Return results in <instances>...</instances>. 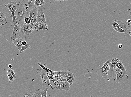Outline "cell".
I'll return each mask as SVG.
<instances>
[{
    "mask_svg": "<svg viewBox=\"0 0 131 97\" xmlns=\"http://www.w3.org/2000/svg\"><path fill=\"white\" fill-rule=\"evenodd\" d=\"M20 4V6L16 11L14 15L18 23L21 25L24 21V18L27 17L29 14L23 7Z\"/></svg>",
    "mask_w": 131,
    "mask_h": 97,
    "instance_id": "obj_1",
    "label": "cell"
},
{
    "mask_svg": "<svg viewBox=\"0 0 131 97\" xmlns=\"http://www.w3.org/2000/svg\"><path fill=\"white\" fill-rule=\"evenodd\" d=\"M36 72L39 74L41 76L42 82V85L44 87H47V86H50L52 89H54L50 83V80L47 76V73L41 68L37 69Z\"/></svg>",
    "mask_w": 131,
    "mask_h": 97,
    "instance_id": "obj_2",
    "label": "cell"
},
{
    "mask_svg": "<svg viewBox=\"0 0 131 97\" xmlns=\"http://www.w3.org/2000/svg\"><path fill=\"white\" fill-rule=\"evenodd\" d=\"M38 9V15L36 19V22H43L45 24L47 28H48V24H47L45 15V8L43 6L37 7Z\"/></svg>",
    "mask_w": 131,
    "mask_h": 97,
    "instance_id": "obj_3",
    "label": "cell"
},
{
    "mask_svg": "<svg viewBox=\"0 0 131 97\" xmlns=\"http://www.w3.org/2000/svg\"><path fill=\"white\" fill-rule=\"evenodd\" d=\"M129 76L127 74V71H122L117 74L116 77L115 78L114 81L116 83L126 82L128 79Z\"/></svg>",
    "mask_w": 131,
    "mask_h": 97,
    "instance_id": "obj_4",
    "label": "cell"
},
{
    "mask_svg": "<svg viewBox=\"0 0 131 97\" xmlns=\"http://www.w3.org/2000/svg\"><path fill=\"white\" fill-rule=\"evenodd\" d=\"M34 0H23L21 2L20 4L25 9L28 14L30 11L35 7Z\"/></svg>",
    "mask_w": 131,
    "mask_h": 97,
    "instance_id": "obj_5",
    "label": "cell"
},
{
    "mask_svg": "<svg viewBox=\"0 0 131 97\" xmlns=\"http://www.w3.org/2000/svg\"><path fill=\"white\" fill-rule=\"evenodd\" d=\"M116 22L120 26L121 28L125 31V34H128L131 31V22L128 23L126 20L124 21H120L115 19Z\"/></svg>",
    "mask_w": 131,
    "mask_h": 97,
    "instance_id": "obj_6",
    "label": "cell"
},
{
    "mask_svg": "<svg viewBox=\"0 0 131 97\" xmlns=\"http://www.w3.org/2000/svg\"><path fill=\"white\" fill-rule=\"evenodd\" d=\"M23 40L22 42V47L21 49V52L26 50H29L30 49L31 46V40L30 38L26 37H22Z\"/></svg>",
    "mask_w": 131,
    "mask_h": 97,
    "instance_id": "obj_7",
    "label": "cell"
},
{
    "mask_svg": "<svg viewBox=\"0 0 131 97\" xmlns=\"http://www.w3.org/2000/svg\"><path fill=\"white\" fill-rule=\"evenodd\" d=\"M21 25L19 24L16 27H14L12 35L11 36V40L12 41L14 40L19 38Z\"/></svg>",
    "mask_w": 131,
    "mask_h": 97,
    "instance_id": "obj_8",
    "label": "cell"
},
{
    "mask_svg": "<svg viewBox=\"0 0 131 97\" xmlns=\"http://www.w3.org/2000/svg\"><path fill=\"white\" fill-rule=\"evenodd\" d=\"M97 74L102 77L105 80L108 79V71L107 70L104 65H103L101 69L98 71Z\"/></svg>",
    "mask_w": 131,
    "mask_h": 97,
    "instance_id": "obj_9",
    "label": "cell"
},
{
    "mask_svg": "<svg viewBox=\"0 0 131 97\" xmlns=\"http://www.w3.org/2000/svg\"><path fill=\"white\" fill-rule=\"evenodd\" d=\"M21 32L23 34L26 35H29L34 31L27 26L26 23H24V24L21 29Z\"/></svg>",
    "mask_w": 131,
    "mask_h": 97,
    "instance_id": "obj_10",
    "label": "cell"
},
{
    "mask_svg": "<svg viewBox=\"0 0 131 97\" xmlns=\"http://www.w3.org/2000/svg\"><path fill=\"white\" fill-rule=\"evenodd\" d=\"M23 40L22 37L21 38H18L17 39L14 40L12 41V42L15 46L17 48L18 50H19L20 53L22 54L21 52V49L22 47V42Z\"/></svg>",
    "mask_w": 131,
    "mask_h": 97,
    "instance_id": "obj_11",
    "label": "cell"
},
{
    "mask_svg": "<svg viewBox=\"0 0 131 97\" xmlns=\"http://www.w3.org/2000/svg\"><path fill=\"white\" fill-rule=\"evenodd\" d=\"M35 29L36 31H38L44 30H48V29L47 28L45 24L43 22H36L34 24Z\"/></svg>",
    "mask_w": 131,
    "mask_h": 97,
    "instance_id": "obj_12",
    "label": "cell"
},
{
    "mask_svg": "<svg viewBox=\"0 0 131 97\" xmlns=\"http://www.w3.org/2000/svg\"><path fill=\"white\" fill-rule=\"evenodd\" d=\"M37 65H39L44 70L46 71L47 73L51 74L54 77V71H52L48 68V67H47V65H46V63H38Z\"/></svg>",
    "mask_w": 131,
    "mask_h": 97,
    "instance_id": "obj_13",
    "label": "cell"
},
{
    "mask_svg": "<svg viewBox=\"0 0 131 97\" xmlns=\"http://www.w3.org/2000/svg\"><path fill=\"white\" fill-rule=\"evenodd\" d=\"M73 76L75 77L76 75L72 73L71 71L70 70H65L62 71L61 73V77L65 79L70 76Z\"/></svg>",
    "mask_w": 131,
    "mask_h": 97,
    "instance_id": "obj_14",
    "label": "cell"
},
{
    "mask_svg": "<svg viewBox=\"0 0 131 97\" xmlns=\"http://www.w3.org/2000/svg\"><path fill=\"white\" fill-rule=\"evenodd\" d=\"M70 86L68 82L63 81L61 84L60 89L61 90H65L68 92L70 91Z\"/></svg>",
    "mask_w": 131,
    "mask_h": 97,
    "instance_id": "obj_15",
    "label": "cell"
},
{
    "mask_svg": "<svg viewBox=\"0 0 131 97\" xmlns=\"http://www.w3.org/2000/svg\"><path fill=\"white\" fill-rule=\"evenodd\" d=\"M29 14L30 15L29 17L33 18L36 21V19L38 15V9L37 7H35L32 9L30 11Z\"/></svg>",
    "mask_w": 131,
    "mask_h": 97,
    "instance_id": "obj_16",
    "label": "cell"
},
{
    "mask_svg": "<svg viewBox=\"0 0 131 97\" xmlns=\"http://www.w3.org/2000/svg\"><path fill=\"white\" fill-rule=\"evenodd\" d=\"M50 83L52 87L56 88L58 90H59V83L58 81V78H54L52 80H50Z\"/></svg>",
    "mask_w": 131,
    "mask_h": 97,
    "instance_id": "obj_17",
    "label": "cell"
},
{
    "mask_svg": "<svg viewBox=\"0 0 131 97\" xmlns=\"http://www.w3.org/2000/svg\"><path fill=\"white\" fill-rule=\"evenodd\" d=\"M7 23V20L5 15L2 12H0V26L5 25Z\"/></svg>",
    "mask_w": 131,
    "mask_h": 97,
    "instance_id": "obj_18",
    "label": "cell"
},
{
    "mask_svg": "<svg viewBox=\"0 0 131 97\" xmlns=\"http://www.w3.org/2000/svg\"><path fill=\"white\" fill-rule=\"evenodd\" d=\"M108 65L109 66L110 69L116 74H117L122 72V71L118 68L116 65H112L111 63H109Z\"/></svg>",
    "mask_w": 131,
    "mask_h": 97,
    "instance_id": "obj_19",
    "label": "cell"
},
{
    "mask_svg": "<svg viewBox=\"0 0 131 97\" xmlns=\"http://www.w3.org/2000/svg\"><path fill=\"white\" fill-rule=\"evenodd\" d=\"M20 5V4H18L16 3L15 1H11L8 4L5 5V7L9 9L15 7H19Z\"/></svg>",
    "mask_w": 131,
    "mask_h": 97,
    "instance_id": "obj_20",
    "label": "cell"
},
{
    "mask_svg": "<svg viewBox=\"0 0 131 97\" xmlns=\"http://www.w3.org/2000/svg\"><path fill=\"white\" fill-rule=\"evenodd\" d=\"M116 65L118 68L122 71H124L126 70L123 65V62L121 61V60H118V63L116 64Z\"/></svg>",
    "mask_w": 131,
    "mask_h": 97,
    "instance_id": "obj_21",
    "label": "cell"
},
{
    "mask_svg": "<svg viewBox=\"0 0 131 97\" xmlns=\"http://www.w3.org/2000/svg\"><path fill=\"white\" fill-rule=\"evenodd\" d=\"M45 2L43 0H34V3L36 7L42 6L45 3Z\"/></svg>",
    "mask_w": 131,
    "mask_h": 97,
    "instance_id": "obj_22",
    "label": "cell"
},
{
    "mask_svg": "<svg viewBox=\"0 0 131 97\" xmlns=\"http://www.w3.org/2000/svg\"><path fill=\"white\" fill-rule=\"evenodd\" d=\"M75 77L70 76L65 78L68 83L70 84V86L71 85L74 83L75 80Z\"/></svg>",
    "mask_w": 131,
    "mask_h": 97,
    "instance_id": "obj_23",
    "label": "cell"
},
{
    "mask_svg": "<svg viewBox=\"0 0 131 97\" xmlns=\"http://www.w3.org/2000/svg\"><path fill=\"white\" fill-rule=\"evenodd\" d=\"M42 89L39 88L36 90L33 94L32 97H41V92Z\"/></svg>",
    "mask_w": 131,
    "mask_h": 97,
    "instance_id": "obj_24",
    "label": "cell"
},
{
    "mask_svg": "<svg viewBox=\"0 0 131 97\" xmlns=\"http://www.w3.org/2000/svg\"><path fill=\"white\" fill-rule=\"evenodd\" d=\"M33 94L32 92H26L23 93L21 97H32Z\"/></svg>",
    "mask_w": 131,
    "mask_h": 97,
    "instance_id": "obj_25",
    "label": "cell"
},
{
    "mask_svg": "<svg viewBox=\"0 0 131 97\" xmlns=\"http://www.w3.org/2000/svg\"><path fill=\"white\" fill-rule=\"evenodd\" d=\"M9 82H13L16 79V76L15 73L10 74L8 76Z\"/></svg>",
    "mask_w": 131,
    "mask_h": 97,
    "instance_id": "obj_26",
    "label": "cell"
},
{
    "mask_svg": "<svg viewBox=\"0 0 131 97\" xmlns=\"http://www.w3.org/2000/svg\"><path fill=\"white\" fill-rule=\"evenodd\" d=\"M58 81L59 83V90H60V87L61 84L63 81L67 82V80L65 79L64 78L62 77L60 78H58Z\"/></svg>",
    "mask_w": 131,
    "mask_h": 97,
    "instance_id": "obj_27",
    "label": "cell"
},
{
    "mask_svg": "<svg viewBox=\"0 0 131 97\" xmlns=\"http://www.w3.org/2000/svg\"><path fill=\"white\" fill-rule=\"evenodd\" d=\"M15 73L14 70L12 68H10L8 67L7 70V74L8 76L11 74Z\"/></svg>",
    "mask_w": 131,
    "mask_h": 97,
    "instance_id": "obj_28",
    "label": "cell"
},
{
    "mask_svg": "<svg viewBox=\"0 0 131 97\" xmlns=\"http://www.w3.org/2000/svg\"><path fill=\"white\" fill-rule=\"evenodd\" d=\"M48 89V88H46L44 90L41 91V97H47V92Z\"/></svg>",
    "mask_w": 131,
    "mask_h": 97,
    "instance_id": "obj_29",
    "label": "cell"
},
{
    "mask_svg": "<svg viewBox=\"0 0 131 97\" xmlns=\"http://www.w3.org/2000/svg\"><path fill=\"white\" fill-rule=\"evenodd\" d=\"M114 30L116 32L119 33H125V31L123 30L121 27H118L117 28H113Z\"/></svg>",
    "mask_w": 131,
    "mask_h": 97,
    "instance_id": "obj_30",
    "label": "cell"
},
{
    "mask_svg": "<svg viewBox=\"0 0 131 97\" xmlns=\"http://www.w3.org/2000/svg\"><path fill=\"white\" fill-rule=\"evenodd\" d=\"M18 7H15L14 8H13L8 9L10 12L11 13L12 15H14V14L15 13L16 11L17 10Z\"/></svg>",
    "mask_w": 131,
    "mask_h": 97,
    "instance_id": "obj_31",
    "label": "cell"
},
{
    "mask_svg": "<svg viewBox=\"0 0 131 97\" xmlns=\"http://www.w3.org/2000/svg\"><path fill=\"white\" fill-rule=\"evenodd\" d=\"M118 60H119L118 58H113L111 60V63L112 65H116L118 63Z\"/></svg>",
    "mask_w": 131,
    "mask_h": 97,
    "instance_id": "obj_32",
    "label": "cell"
},
{
    "mask_svg": "<svg viewBox=\"0 0 131 97\" xmlns=\"http://www.w3.org/2000/svg\"><path fill=\"white\" fill-rule=\"evenodd\" d=\"M112 25L113 28H117L118 27H120V25L115 21L113 22Z\"/></svg>",
    "mask_w": 131,
    "mask_h": 97,
    "instance_id": "obj_33",
    "label": "cell"
},
{
    "mask_svg": "<svg viewBox=\"0 0 131 97\" xmlns=\"http://www.w3.org/2000/svg\"><path fill=\"white\" fill-rule=\"evenodd\" d=\"M24 23L27 24H31L30 20L29 17H25L24 18Z\"/></svg>",
    "mask_w": 131,
    "mask_h": 97,
    "instance_id": "obj_34",
    "label": "cell"
},
{
    "mask_svg": "<svg viewBox=\"0 0 131 97\" xmlns=\"http://www.w3.org/2000/svg\"><path fill=\"white\" fill-rule=\"evenodd\" d=\"M103 65H104L105 68H106L107 70L109 71L110 70V67L108 65V64L105 62L103 64Z\"/></svg>",
    "mask_w": 131,
    "mask_h": 97,
    "instance_id": "obj_35",
    "label": "cell"
},
{
    "mask_svg": "<svg viewBox=\"0 0 131 97\" xmlns=\"http://www.w3.org/2000/svg\"><path fill=\"white\" fill-rule=\"evenodd\" d=\"M54 78H58L59 74V71L56 72V71H54Z\"/></svg>",
    "mask_w": 131,
    "mask_h": 97,
    "instance_id": "obj_36",
    "label": "cell"
},
{
    "mask_svg": "<svg viewBox=\"0 0 131 97\" xmlns=\"http://www.w3.org/2000/svg\"><path fill=\"white\" fill-rule=\"evenodd\" d=\"M47 76H48V77L50 80H52L54 78V77L51 74L47 73Z\"/></svg>",
    "mask_w": 131,
    "mask_h": 97,
    "instance_id": "obj_37",
    "label": "cell"
},
{
    "mask_svg": "<svg viewBox=\"0 0 131 97\" xmlns=\"http://www.w3.org/2000/svg\"><path fill=\"white\" fill-rule=\"evenodd\" d=\"M118 47L119 48L121 49L123 47V45L122 44H120L119 45H118Z\"/></svg>",
    "mask_w": 131,
    "mask_h": 97,
    "instance_id": "obj_38",
    "label": "cell"
},
{
    "mask_svg": "<svg viewBox=\"0 0 131 97\" xmlns=\"http://www.w3.org/2000/svg\"><path fill=\"white\" fill-rule=\"evenodd\" d=\"M12 66L11 64H9L8 65V68H12Z\"/></svg>",
    "mask_w": 131,
    "mask_h": 97,
    "instance_id": "obj_39",
    "label": "cell"
},
{
    "mask_svg": "<svg viewBox=\"0 0 131 97\" xmlns=\"http://www.w3.org/2000/svg\"><path fill=\"white\" fill-rule=\"evenodd\" d=\"M126 21L127 22H128V23H131V20L130 19H128L126 20Z\"/></svg>",
    "mask_w": 131,
    "mask_h": 97,
    "instance_id": "obj_40",
    "label": "cell"
},
{
    "mask_svg": "<svg viewBox=\"0 0 131 97\" xmlns=\"http://www.w3.org/2000/svg\"><path fill=\"white\" fill-rule=\"evenodd\" d=\"M54 1H58L60 2H61V1H67L66 0H54Z\"/></svg>",
    "mask_w": 131,
    "mask_h": 97,
    "instance_id": "obj_41",
    "label": "cell"
},
{
    "mask_svg": "<svg viewBox=\"0 0 131 97\" xmlns=\"http://www.w3.org/2000/svg\"><path fill=\"white\" fill-rule=\"evenodd\" d=\"M130 16H131V11L130 12Z\"/></svg>",
    "mask_w": 131,
    "mask_h": 97,
    "instance_id": "obj_42",
    "label": "cell"
},
{
    "mask_svg": "<svg viewBox=\"0 0 131 97\" xmlns=\"http://www.w3.org/2000/svg\"><path fill=\"white\" fill-rule=\"evenodd\" d=\"M128 34H129L130 35V36H131V34H130V33H129Z\"/></svg>",
    "mask_w": 131,
    "mask_h": 97,
    "instance_id": "obj_43",
    "label": "cell"
},
{
    "mask_svg": "<svg viewBox=\"0 0 131 97\" xmlns=\"http://www.w3.org/2000/svg\"><path fill=\"white\" fill-rule=\"evenodd\" d=\"M130 33V34H131V32L130 33Z\"/></svg>",
    "mask_w": 131,
    "mask_h": 97,
    "instance_id": "obj_44",
    "label": "cell"
}]
</instances>
